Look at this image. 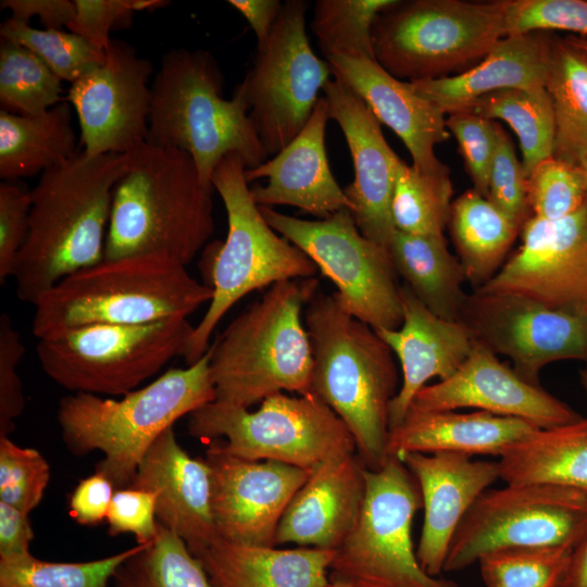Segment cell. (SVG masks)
I'll list each match as a JSON object with an SVG mask.
<instances>
[{"instance_id":"38","label":"cell","mask_w":587,"mask_h":587,"mask_svg":"<svg viewBox=\"0 0 587 587\" xmlns=\"http://www.w3.org/2000/svg\"><path fill=\"white\" fill-rule=\"evenodd\" d=\"M452 195L450 170L426 173L402 162L391 200L395 228L414 235L444 236Z\"/></svg>"},{"instance_id":"52","label":"cell","mask_w":587,"mask_h":587,"mask_svg":"<svg viewBox=\"0 0 587 587\" xmlns=\"http://www.w3.org/2000/svg\"><path fill=\"white\" fill-rule=\"evenodd\" d=\"M30 196L12 184L0 185V283L13 276L29 226Z\"/></svg>"},{"instance_id":"16","label":"cell","mask_w":587,"mask_h":587,"mask_svg":"<svg viewBox=\"0 0 587 587\" xmlns=\"http://www.w3.org/2000/svg\"><path fill=\"white\" fill-rule=\"evenodd\" d=\"M460 321L475 340L509 358L512 369L535 385H540V372L550 363L587 361V312L554 309L514 295L473 290Z\"/></svg>"},{"instance_id":"50","label":"cell","mask_w":587,"mask_h":587,"mask_svg":"<svg viewBox=\"0 0 587 587\" xmlns=\"http://www.w3.org/2000/svg\"><path fill=\"white\" fill-rule=\"evenodd\" d=\"M25 346L8 313L0 315V436H9L25 407L17 367Z\"/></svg>"},{"instance_id":"32","label":"cell","mask_w":587,"mask_h":587,"mask_svg":"<svg viewBox=\"0 0 587 587\" xmlns=\"http://www.w3.org/2000/svg\"><path fill=\"white\" fill-rule=\"evenodd\" d=\"M388 251L397 275L436 315L460 321L467 294L463 266L451 254L445 236L395 230Z\"/></svg>"},{"instance_id":"61","label":"cell","mask_w":587,"mask_h":587,"mask_svg":"<svg viewBox=\"0 0 587 587\" xmlns=\"http://www.w3.org/2000/svg\"><path fill=\"white\" fill-rule=\"evenodd\" d=\"M582 166L586 174V180H587V158L582 161Z\"/></svg>"},{"instance_id":"4","label":"cell","mask_w":587,"mask_h":587,"mask_svg":"<svg viewBox=\"0 0 587 587\" xmlns=\"http://www.w3.org/2000/svg\"><path fill=\"white\" fill-rule=\"evenodd\" d=\"M215 400L210 352L185 369H170L121 399L75 392L63 397L57 420L67 449L75 455L99 450L96 472L115 488L129 487L155 439L185 415Z\"/></svg>"},{"instance_id":"30","label":"cell","mask_w":587,"mask_h":587,"mask_svg":"<svg viewBox=\"0 0 587 587\" xmlns=\"http://www.w3.org/2000/svg\"><path fill=\"white\" fill-rule=\"evenodd\" d=\"M334 550L278 549L214 539L197 559L214 587H328Z\"/></svg>"},{"instance_id":"53","label":"cell","mask_w":587,"mask_h":587,"mask_svg":"<svg viewBox=\"0 0 587 587\" xmlns=\"http://www.w3.org/2000/svg\"><path fill=\"white\" fill-rule=\"evenodd\" d=\"M114 485L101 473L83 478L70 497V514L82 525H97L107 520Z\"/></svg>"},{"instance_id":"20","label":"cell","mask_w":587,"mask_h":587,"mask_svg":"<svg viewBox=\"0 0 587 587\" xmlns=\"http://www.w3.org/2000/svg\"><path fill=\"white\" fill-rule=\"evenodd\" d=\"M463 408L525 420L541 429L582 417L541 385L524 379L477 340L467 359L451 376L424 386L415 395L409 411Z\"/></svg>"},{"instance_id":"51","label":"cell","mask_w":587,"mask_h":587,"mask_svg":"<svg viewBox=\"0 0 587 587\" xmlns=\"http://www.w3.org/2000/svg\"><path fill=\"white\" fill-rule=\"evenodd\" d=\"M155 505L154 491L133 487L116 489L107 515L110 535L128 533L135 535L138 545L150 542L159 526Z\"/></svg>"},{"instance_id":"24","label":"cell","mask_w":587,"mask_h":587,"mask_svg":"<svg viewBox=\"0 0 587 587\" xmlns=\"http://www.w3.org/2000/svg\"><path fill=\"white\" fill-rule=\"evenodd\" d=\"M129 487L157 494L158 522L177 534L198 557L217 533L211 512V472L205 459L191 458L165 429L141 459Z\"/></svg>"},{"instance_id":"9","label":"cell","mask_w":587,"mask_h":587,"mask_svg":"<svg viewBox=\"0 0 587 587\" xmlns=\"http://www.w3.org/2000/svg\"><path fill=\"white\" fill-rule=\"evenodd\" d=\"M505 10V0H397L375 21V59L401 80L460 74L507 37Z\"/></svg>"},{"instance_id":"29","label":"cell","mask_w":587,"mask_h":587,"mask_svg":"<svg viewBox=\"0 0 587 587\" xmlns=\"http://www.w3.org/2000/svg\"><path fill=\"white\" fill-rule=\"evenodd\" d=\"M537 429L525 420L485 411H409L403 421L389 430L387 453L396 458L410 452L500 458Z\"/></svg>"},{"instance_id":"31","label":"cell","mask_w":587,"mask_h":587,"mask_svg":"<svg viewBox=\"0 0 587 587\" xmlns=\"http://www.w3.org/2000/svg\"><path fill=\"white\" fill-rule=\"evenodd\" d=\"M505 484H545L587 495V417L534 434L499 458Z\"/></svg>"},{"instance_id":"22","label":"cell","mask_w":587,"mask_h":587,"mask_svg":"<svg viewBox=\"0 0 587 587\" xmlns=\"http://www.w3.org/2000/svg\"><path fill=\"white\" fill-rule=\"evenodd\" d=\"M398 459L413 474L422 495L419 562L428 574L440 576L460 523L478 497L500 478L499 463L453 452H410Z\"/></svg>"},{"instance_id":"15","label":"cell","mask_w":587,"mask_h":587,"mask_svg":"<svg viewBox=\"0 0 587 587\" xmlns=\"http://www.w3.org/2000/svg\"><path fill=\"white\" fill-rule=\"evenodd\" d=\"M259 209L271 227L300 248L334 283L344 310L374 329L401 325L400 286L389 251L360 232L348 208L319 220L298 218L268 207Z\"/></svg>"},{"instance_id":"46","label":"cell","mask_w":587,"mask_h":587,"mask_svg":"<svg viewBox=\"0 0 587 587\" xmlns=\"http://www.w3.org/2000/svg\"><path fill=\"white\" fill-rule=\"evenodd\" d=\"M507 36L563 30L587 38L585 0H505Z\"/></svg>"},{"instance_id":"55","label":"cell","mask_w":587,"mask_h":587,"mask_svg":"<svg viewBox=\"0 0 587 587\" xmlns=\"http://www.w3.org/2000/svg\"><path fill=\"white\" fill-rule=\"evenodd\" d=\"M34 539L28 514L0 501V560H17L32 555Z\"/></svg>"},{"instance_id":"37","label":"cell","mask_w":587,"mask_h":587,"mask_svg":"<svg viewBox=\"0 0 587 587\" xmlns=\"http://www.w3.org/2000/svg\"><path fill=\"white\" fill-rule=\"evenodd\" d=\"M113 579L115 587H214L185 541L160 523L153 540L126 559Z\"/></svg>"},{"instance_id":"60","label":"cell","mask_w":587,"mask_h":587,"mask_svg":"<svg viewBox=\"0 0 587 587\" xmlns=\"http://www.w3.org/2000/svg\"><path fill=\"white\" fill-rule=\"evenodd\" d=\"M328 587H354V586L340 582V580L330 579V584Z\"/></svg>"},{"instance_id":"49","label":"cell","mask_w":587,"mask_h":587,"mask_svg":"<svg viewBox=\"0 0 587 587\" xmlns=\"http://www.w3.org/2000/svg\"><path fill=\"white\" fill-rule=\"evenodd\" d=\"M487 199L521 227L529 217L527 177L513 143L500 125Z\"/></svg>"},{"instance_id":"59","label":"cell","mask_w":587,"mask_h":587,"mask_svg":"<svg viewBox=\"0 0 587 587\" xmlns=\"http://www.w3.org/2000/svg\"><path fill=\"white\" fill-rule=\"evenodd\" d=\"M580 383L585 390L586 398H587V365L580 372Z\"/></svg>"},{"instance_id":"6","label":"cell","mask_w":587,"mask_h":587,"mask_svg":"<svg viewBox=\"0 0 587 587\" xmlns=\"http://www.w3.org/2000/svg\"><path fill=\"white\" fill-rule=\"evenodd\" d=\"M186 265L158 255L103 259L42 295L32 324L37 339L92 324H147L188 319L212 299Z\"/></svg>"},{"instance_id":"39","label":"cell","mask_w":587,"mask_h":587,"mask_svg":"<svg viewBox=\"0 0 587 587\" xmlns=\"http://www.w3.org/2000/svg\"><path fill=\"white\" fill-rule=\"evenodd\" d=\"M397 0H317L311 30L325 59L347 55L375 59L373 27Z\"/></svg>"},{"instance_id":"26","label":"cell","mask_w":587,"mask_h":587,"mask_svg":"<svg viewBox=\"0 0 587 587\" xmlns=\"http://www.w3.org/2000/svg\"><path fill=\"white\" fill-rule=\"evenodd\" d=\"M330 118L324 97H320L303 129L277 154L253 168H246L248 183L266 178L251 188L258 205L296 207L325 218L348 208L345 190L336 182L328 163L325 132Z\"/></svg>"},{"instance_id":"27","label":"cell","mask_w":587,"mask_h":587,"mask_svg":"<svg viewBox=\"0 0 587 587\" xmlns=\"http://www.w3.org/2000/svg\"><path fill=\"white\" fill-rule=\"evenodd\" d=\"M326 61L335 78L354 91L378 122L402 140L413 166L426 173L449 170L435 154L436 145L449 137L444 112L376 60L333 55Z\"/></svg>"},{"instance_id":"40","label":"cell","mask_w":587,"mask_h":587,"mask_svg":"<svg viewBox=\"0 0 587 587\" xmlns=\"http://www.w3.org/2000/svg\"><path fill=\"white\" fill-rule=\"evenodd\" d=\"M62 79L35 53L1 39V110L37 115L63 101Z\"/></svg>"},{"instance_id":"35","label":"cell","mask_w":587,"mask_h":587,"mask_svg":"<svg viewBox=\"0 0 587 587\" xmlns=\"http://www.w3.org/2000/svg\"><path fill=\"white\" fill-rule=\"evenodd\" d=\"M546 89L554 114L552 157L580 165L587 158V52L552 36Z\"/></svg>"},{"instance_id":"58","label":"cell","mask_w":587,"mask_h":587,"mask_svg":"<svg viewBox=\"0 0 587 587\" xmlns=\"http://www.w3.org/2000/svg\"><path fill=\"white\" fill-rule=\"evenodd\" d=\"M567 38L572 43L587 52V38L580 36H569Z\"/></svg>"},{"instance_id":"47","label":"cell","mask_w":587,"mask_h":587,"mask_svg":"<svg viewBox=\"0 0 587 587\" xmlns=\"http://www.w3.org/2000/svg\"><path fill=\"white\" fill-rule=\"evenodd\" d=\"M446 126L458 141L473 189L487 198L499 124L464 110L449 114Z\"/></svg>"},{"instance_id":"45","label":"cell","mask_w":587,"mask_h":587,"mask_svg":"<svg viewBox=\"0 0 587 587\" xmlns=\"http://www.w3.org/2000/svg\"><path fill=\"white\" fill-rule=\"evenodd\" d=\"M50 466L39 451L0 436V501L29 513L40 503Z\"/></svg>"},{"instance_id":"56","label":"cell","mask_w":587,"mask_h":587,"mask_svg":"<svg viewBox=\"0 0 587 587\" xmlns=\"http://www.w3.org/2000/svg\"><path fill=\"white\" fill-rule=\"evenodd\" d=\"M228 3L248 21L258 46L270 36L284 4L279 0H229Z\"/></svg>"},{"instance_id":"19","label":"cell","mask_w":587,"mask_h":587,"mask_svg":"<svg viewBox=\"0 0 587 587\" xmlns=\"http://www.w3.org/2000/svg\"><path fill=\"white\" fill-rule=\"evenodd\" d=\"M211 472V512L217 536L253 547H275L280 517L307 482L308 470L251 461L224 452L216 439L204 457Z\"/></svg>"},{"instance_id":"57","label":"cell","mask_w":587,"mask_h":587,"mask_svg":"<svg viewBox=\"0 0 587 587\" xmlns=\"http://www.w3.org/2000/svg\"><path fill=\"white\" fill-rule=\"evenodd\" d=\"M562 587H587V537L573 550Z\"/></svg>"},{"instance_id":"14","label":"cell","mask_w":587,"mask_h":587,"mask_svg":"<svg viewBox=\"0 0 587 587\" xmlns=\"http://www.w3.org/2000/svg\"><path fill=\"white\" fill-rule=\"evenodd\" d=\"M308 4L288 0L267 39L257 46L238 90L267 157L283 150L305 126L333 74L313 51L305 29Z\"/></svg>"},{"instance_id":"41","label":"cell","mask_w":587,"mask_h":587,"mask_svg":"<svg viewBox=\"0 0 587 587\" xmlns=\"http://www.w3.org/2000/svg\"><path fill=\"white\" fill-rule=\"evenodd\" d=\"M574 549L514 548L478 560L485 587H562Z\"/></svg>"},{"instance_id":"34","label":"cell","mask_w":587,"mask_h":587,"mask_svg":"<svg viewBox=\"0 0 587 587\" xmlns=\"http://www.w3.org/2000/svg\"><path fill=\"white\" fill-rule=\"evenodd\" d=\"M466 280L477 289L505 262L521 226L475 189H467L451 205L448 223Z\"/></svg>"},{"instance_id":"36","label":"cell","mask_w":587,"mask_h":587,"mask_svg":"<svg viewBox=\"0 0 587 587\" xmlns=\"http://www.w3.org/2000/svg\"><path fill=\"white\" fill-rule=\"evenodd\" d=\"M467 111L491 121L502 120L514 130L526 177L539 162L552 155L554 114L546 88L499 90L477 99Z\"/></svg>"},{"instance_id":"10","label":"cell","mask_w":587,"mask_h":587,"mask_svg":"<svg viewBox=\"0 0 587 587\" xmlns=\"http://www.w3.org/2000/svg\"><path fill=\"white\" fill-rule=\"evenodd\" d=\"M190 435L224 438L221 449L251 461H277L308 471L324 461L357 453L340 417L315 395L265 398L257 411L214 400L189 414Z\"/></svg>"},{"instance_id":"1","label":"cell","mask_w":587,"mask_h":587,"mask_svg":"<svg viewBox=\"0 0 587 587\" xmlns=\"http://www.w3.org/2000/svg\"><path fill=\"white\" fill-rule=\"evenodd\" d=\"M128 162L129 153L88 157L79 149L40 174L12 276L22 302L35 305L60 280L104 259L113 192Z\"/></svg>"},{"instance_id":"5","label":"cell","mask_w":587,"mask_h":587,"mask_svg":"<svg viewBox=\"0 0 587 587\" xmlns=\"http://www.w3.org/2000/svg\"><path fill=\"white\" fill-rule=\"evenodd\" d=\"M317 285L313 277L274 284L230 322L209 348L215 400L248 409L283 391L312 394L302 310Z\"/></svg>"},{"instance_id":"23","label":"cell","mask_w":587,"mask_h":587,"mask_svg":"<svg viewBox=\"0 0 587 587\" xmlns=\"http://www.w3.org/2000/svg\"><path fill=\"white\" fill-rule=\"evenodd\" d=\"M399 292L401 325L395 329H375L398 358L402 375L399 390L389 404V430L403 421L415 395L427 382L451 376L475 344L463 322L436 315L407 285L400 286Z\"/></svg>"},{"instance_id":"13","label":"cell","mask_w":587,"mask_h":587,"mask_svg":"<svg viewBox=\"0 0 587 587\" xmlns=\"http://www.w3.org/2000/svg\"><path fill=\"white\" fill-rule=\"evenodd\" d=\"M587 537V495L545 484L485 490L460 523L444 572L464 570L497 550L566 547Z\"/></svg>"},{"instance_id":"17","label":"cell","mask_w":587,"mask_h":587,"mask_svg":"<svg viewBox=\"0 0 587 587\" xmlns=\"http://www.w3.org/2000/svg\"><path fill=\"white\" fill-rule=\"evenodd\" d=\"M153 66L136 49L111 39L104 60L71 84L66 100L79 123L88 157L128 153L146 141Z\"/></svg>"},{"instance_id":"33","label":"cell","mask_w":587,"mask_h":587,"mask_svg":"<svg viewBox=\"0 0 587 587\" xmlns=\"http://www.w3.org/2000/svg\"><path fill=\"white\" fill-rule=\"evenodd\" d=\"M79 149L72 105L63 100L37 115L0 110V177L34 176L72 158Z\"/></svg>"},{"instance_id":"8","label":"cell","mask_w":587,"mask_h":587,"mask_svg":"<svg viewBox=\"0 0 587 587\" xmlns=\"http://www.w3.org/2000/svg\"><path fill=\"white\" fill-rule=\"evenodd\" d=\"M246 168L238 153H229L211 179L226 209L228 228L224 241L204 248L201 270L213 296L193 327L184 355L187 365L207 353L213 330L246 295L280 282L311 278L319 271L300 248L265 221L245 177Z\"/></svg>"},{"instance_id":"3","label":"cell","mask_w":587,"mask_h":587,"mask_svg":"<svg viewBox=\"0 0 587 587\" xmlns=\"http://www.w3.org/2000/svg\"><path fill=\"white\" fill-rule=\"evenodd\" d=\"M128 153L113 192L104 259L158 255L187 265L214 233L212 188L184 151L145 141Z\"/></svg>"},{"instance_id":"11","label":"cell","mask_w":587,"mask_h":587,"mask_svg":"<svg viewBox=\"0 0 587 587\" xmlns=\"http://www.w3.org/2000/svg\"><path fill=\"white\" fill-rule=\"evenodd\" d=\"M193 327L187 319L147 324H92L38 339L43 372L75 392L124 396L185 355Z\"/></svg>"},{"instance_id":"44","label":"cell","mask_w":587,"mask_h":587,"mask_svg":"<svg viewBox=\"0 0 587 587\" xmlns=\"http://www.w3.org/2000/svg\"><path fill=\"white\" fill-rule=\"evenodd\" d=\"M527 201L534 216L559 220L587 202V180L580 165L552 155L539 162L527 176Z\"/></svg>"},{"instance_id":"2","label":"cell","mask_w":587,"mask_h":587,"mask_svg":"<svg viewBox=\"0 0 587 587\" xmlns=\"http://www.w3.org/2000/svg\"><path fill=\"white\" fill-rule=\"evenodd\" d=\"M311 341V390L346 424L363 466L388 460V412L399 374L394 352L369 324L342 309L335 294H316L304 311Z\"/></svg>"},{"instance_id":"12","label":"cell","mask_w":587,"mask_h":587,"mask_svg":"<svg viewBox=\"0 0 587 587\" xmlns=\"http://www.w3.org/2000/svg\"><path fill=\"white\" fill-rule=\"evenodd\" d=\"M365 480L360 517L335 550L329 579L354 587H459L419 562L411 530L422 495L402 460L389 457L382 469H365Z\"/></svg>"},{"instance_id":"42","label":"cell","mask_w":587,"mask_h":587,"mask_svg":"<svg viewBox=\"0 0 587 587\" xmlns=\"http://www.w3.org/2000/svg\"><path fill=\"white\" fill-rule=\"evenodd\" d=\"M140 546L87 562H49L33 554L0 560V587H107L117 567Z\"/></svg>"},{"instance_id":"21","label":"cell","mask_w":587,"mask_h":587,"mask_svg":"<svg viewBox=\"0 0 587 587\" xmlns=\"http://www.w3.org/2000/svg\"><path fill=\"white\" fill-rule=\"evenodd\" d=\"M323 91L329 116L342 130L353 162L354 179L344 188L350 211L360 232L388 250L396 230L391 200L403 161L387 143L376 116L354 91L336 78Z\"/></svg>"},{"instance_id":"28","label":"cell","mask_w":587,"mask_h":587,"mask_svg":"<svg viewBox=\"0 0 587 587\" xmlns=\"http://www.w3.org/2000/svg\"><path fill=\"white\" fill-rule=\"evenodd\" d=\"M551 39L549 32L507 36L460 74L409 83L417 95L448 115L467 110L477 99L499 90L546 88Z\"/></svg>"},{"instance_id":"18","label":"cell","mask_w":587,"mask_h":587,"mask_svg":"<svg viewBox=\"0 0 587 587\" xmlns=\"http://www.w3.org/2000/svg\"><path fill=\"white\" fill-rule=\"evenodd\" d=\"M520 232V248L474 290L587 312V202L559 220L532 215Z\"/></svg>"},{"instance_id":"7","label":"cell","mask_w":587,"mask_h":587,"mask_svg":"<svg viewBox=\"0 0 587 587\" xmlns=\"http://www.w3.org/2000/svg\"><path fill=\"white\" fill-rule=\"evenodd\" d=\"M223 84L210 52L183 48L164 54L151 83L146 142L188 153L212 189L213 173L227 154L238 153L247 168L267 158L243 96L235 90L233 99H224Z\"/></svg>"},{"instance_id":"43","label":"cell","mask_w":587,"mask_h":587,"mask_svg":"<svg viewBox=\"0 0 587 587\" xmlns=\"http://www.w3.org/2000/svg\"><path fill=\"white\" fill-rule=\"evenodd\" d=\"M0 36L35 53L62 80L71 84L104 60L103 51L70 30L38 29L10 17L1 24Z\"/></svg>"},{"instance_id":"54","label":"cell","mask_w":587,"mask_h":587,"mask_svg":"<svg viewBox=\"0 0 587 587\" xmlns=\"http://www.w3.org/2000/svg\"><path fill=\"white\" fill-rule=\"evenodd\" d=\"M0 7L12 13L11 18L21 22L38 17L45 29L67 28L76 15L75 3L70 0H2Z\"/></svg>"},{"instance_id":"48","label":"cell","mask_w":587,"mask_h":587,"mask_svg":"<svg viewBox=\"0 0 587 587\" xmlns=\"http://www.w3.org/2000/svg\"><path fill=\"white\" fill-rule=\"evenodd\" d=\"M76 15L67 30L83 37L103 51L111 41L110 33L127 27L135 12L167 4L162 0H74Z\"/></svg>"},{"instance_id":"25","label":"cell","mask_w":587,"mask_h":587,"mask_svg":"<svg viewBox=\"0 0 587 587\" xmlns=\"http://www.w3.org/2000/svg\"><path fill=\"white\" fill-rule=\"evenodd\" d=\"M366 494L365 467L357 453L314 467L287 504L275 544L336 550L355 526Z\"/></svg>"}]
</instances>
